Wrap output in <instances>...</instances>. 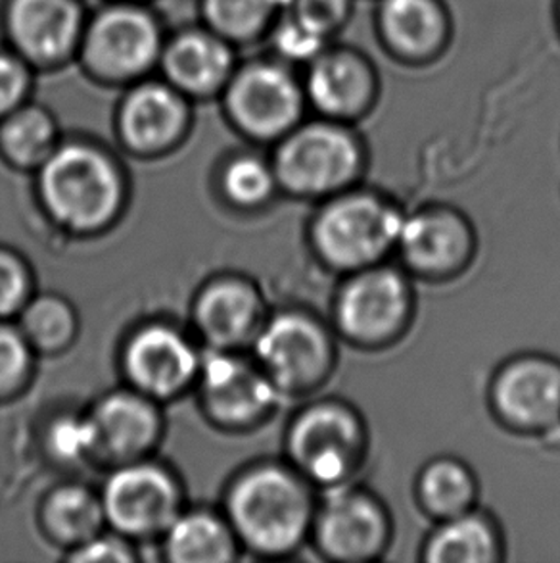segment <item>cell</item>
Instances as JSON below:
<instances>
[{
	"instance_id": "cell-36",
	"label": "cell",
	"mask_w": 560,
	"mask_h": 563,
	"mask_svg": "<svg viewBox=\"0 0 560 563\" xmlns=\"http://www.w3.org/2000/svg\"><path fill=\"white\" fill-rule=\"evenodd\" d=\"M25 285L22 266L7 254H0V313L12 312L22 302Z\"/></svg>"
},
{
	"instance_id": "cell-8",
	"label": "cell",
	"mask_w": 560,
	"mask_h": 563,
	"mask_svg": "<svg viewBox=\"0 0 560 563\" xmlns=\"http://www.w3.org/2000/svg\"><path fill=\"white\" fill-rule=\"evenodd\" d=\"M43 192L60 220L76 228H97L114 213L120 179L112 162L97 148L58 146L43 164Z\"/></svg>"
},
{
	"instance_id": "cell-2",
	"label": "cell",
	"mask_w": 560,
	"mask_h": 563,
	"mask_svg": "<svg viewBox=\"0 0 560 563\" xmlns=\"http://www.w3.org/2000/svg\"><path fill=\"white\" fill-rule=\"evenodd\" d=\"M405 213L380 192L341 190L313 221V244L326 266L354 274L395 251Z\"/></svg>"
},
{
	"instance_id": "cell-18",
	"label": "cell",
	"mask_w": 560,
	"mask_h": 563,
	"mask_svg": "<svg viewBox=\"0 0 560 563\" xmlns=\"http://www.w3.org/2000/svg\"><path fill=\"white\" fill-rule=\"evenodd\" d=\"M377 23L382 43L402 60H432L449 38V18L439 0H380Z\"/></svg>"
},
{
	"instance_id": "cell-31",
	"label": "cell",
	"mask_w": 560,
	"mask_h": 563,
	"mask_svg": "<svg viewBox=\"0 0 560 563\" xmlns=\"http://www.w3.org/2000/svg\"><path fill=\"white\" fill-rule=\"evenodd\" d=\"M275 177V169L267 164L258 158L244 156L228 166L225 187L228 195L238 202L258 205L271 195Z\"/></svg>"
},
{
	"instance_id": "cell-20",
	"label": "cell",
	"mask_w": 560,
	"mask_h": 563,
	"mask_svg": "<svg viewBox=\"0 0 560 563\" xmlns=\"http://www.w3.org/2000/svg\"><path fill=\"white\" fill-rule=\"evenodd\" d=\"M197 367V356L181 336L148 329L131 344L130 369L141 387L167 396L181 388Z\"/></svg>"
},
{
	"instance_id": "cell-16",
	"label": "cell",
	"mask_w": 560,
	"mask_h": 563,
	"mask_svg": "<svg viewBox=\"0 0 560 563\" xmlns=\"http://www.w3.org/2000/svg\"><path fill=\"white\" fill-rule=\"evenodd\" d=\"M190 102L173 85L154 74L125 87L117 123L125 143L141 153L175 145L190 118Z\"/></svg>"
},
{
	"instance_id": "cell-19",
	"label": "cell",
	"mask_w": 560,
	"mask_h": 563,
	"mask_svg": "<svg viewBox=\"0 0 560 563\" xmlns=\"http://www.w3.org/2000/svg\"><path fill=\"white\" fill-rule=\"evenodd\" d=\"M205 395L215 413L228 421H248L275 402L277 385L250 364L215 356L205 364Z\"/></svg>"
},
{
	"instance_id": "cell-24",
	"label": "cell",
	"mask_w": 560,
	"mask_h": 563,
	"mask_svg": "<svg viewBox=\"0 0 560 563\" xmlns=\"http://www.w3.org/2000/svg\"><path fill=\"white\" fill-rule=\"evenodd\" d=\"M99 441L120 456L146 449L156 433V416L148 404L135 396L117 395L108 398L97 413Z\"/></svg>"
},
{
	"instance_id": "cell-37",
	"label": "cell",
	"mask_w": 560,
	"mask_h": 563,
	"mask_svg": "<svg viewBox=\"0 0 560 563\" xmlns=\"http://www.w3.org/2000/svg\"><path fill=\"white\" fill-rule=\"evenodd\" d=\"M79 562H130L131 554L115 541L92 542L77 554Z\"/></svg>"
},
{
	"instance_id": "cell-33",
	"label": "cell",
	"mask_w": 560,
	"mask_h": 563,
	"mask_svg": "<svg viewBox=\"0 0 560 563\" xmlns=\"http://www.w3.org/2000/svg\"><path fill=\"white\" fill-rule=\"evenodd\" d=\"M287 12L328 41L348 22L351 0H288Z\"/></svg>"
},
{
	"instance_id": "cell-3",
	"label": "cell",
	"mask_w": 560,
	"mask_h": 563,
	"mask_svg": "<svg viewBox=\"0 0 560 563\" xmlns=\"http://www.w3.org/2000/svg\"><path fill=\"white\" fill-rule=\"evenodd\" d=\"M365 168L361 141L348 123L317 120L300 123L280 139L275 176L302 197L331 198L354 187Z\"/></svg>"
},
{
	"instance_id": "cell-7",
	"label": "cell",
	"mask_w": 560,
	"mask_h": 563,
	"mask_svg": "<svg viewBox=\"0 0 560 563\" xmlns=\"http://www.w3.org/2000/svg\"><path fill=\"white\" fill-rule=\"evenodd\" d=\"M290 452L305 479L318 487L348 485L367 454V427L349 404L323 400L295 419Z\"/></svg>"
},
{
	"instance_id": "cell-13",
	"label": "cell",
	"mask_w": 560,
	"mask_h": 563,
	"mask_svg": "<svg viewBox=\"0 0 560 563\" xmlns=\"http://www.w3.org/2000/svg\"><path fill=\"white\" fill-rule=\"evenodd\" d=\"M395 252L411 274L447 279L469 266L474 256V231L455 208L426 206L405 213Z\"/></svg>"
},
{
	"instance_id": "cell-32",
	"label": "cell",
	"mask_w": 560,
	"mask_h": 563,
	"mask_svg": "<svg viewBox=\"0 0 560 563\" xmlns=\"http://www.w3.org/2000/svg\"><path fill=\"white\" fill-rule=\"evenodd\" d=\"M35 74L22 56L0 46V120L30 102Z\"/></svg>"
},
{
	"instance_id": "cell-26",
	"label": "cell",
	"mask_w": 560,
	"mask_h": 563,
	"mask_svg": "<svg viewBox=\"0 0 560 563\" xmlns=\"http://www.w3.org/2000/svg\"><path fill=\"white\" fill-rule=\"evenodd\" d=\"M256 313L258 298L254 290L240 283H225L205 295L200 305V323L215 343L231 344L250 331Z\"/></svg>"
},
{
	"instance_id": "cell-1",
	"label": "cell",
	"mask_w": 560,
	"mask_h": 563,
	"mask_svg": "<svg viewBox=\"0 0 560 563\" xmlns=\"http://www.w3.org/2000/svg\"><path fill=\"white\" fill-rule=\"evenodd\" d=\"M167 33L148 2L108 0L89 12L76 62L104 87H130L158 71Z\"/></svg>"
},
{
	"instance_id": "cell-17",
	"label": "cell",
	"mask_w": 560,
	"mask_h": 563,
	"mask_svg": "<svg viewBox=\"0 0 560 563\" xmlns=\"http://www.w3.org/2000/svg\"><path fill=\"white\" fill-rule=\"evenodd\" d=\"M108 516L127 533H152L175 518L177 493L171 481L154 467L117 473L107 488Z\"/></svg>"
},
{
	"instance_id": "cell-21",
	"label": "cell",
	"mask_w": 560,
	"mask_h": 563,
	"mask_svg": "<svg viewBox=\"0 0 560 563\" xmlns=\"http://www.w3.org/2000/svg\"><path fill=\"white\" fill-rule=\"evenodd\" d=\"M424 562L495 563L503 558V539L490 516L464 511L444 519L424 542Z\"/></svg>"
},
{
	"instance_id": "cell-15",
	"label": "cell",
	"mask_w": 560,
	"mask_h": 563,
	"mask_svg": "<svg viewBox=\"0 0 560 563\" xmlns=\"http://www.w3.org/2000/svg\"><path fill=\"white\" fill-rule=\"evenodd\" d=\"M303 91L318 114L354 122L374 104L379 81L371 62L351 48H328L307 64Z\"/></svg>"
},
{
	"instance_id": "cell-27",
	"label": "cell",
	"mask_w": 560,
	"mask_h": 563,
	"mask_svg": "<svg viewBox=\"0 0 560 563\" xmlns=\"http://www.w3.org/2000/svg\"><path fill=\"white\" fill-rule=\"evenodd\" d=\"M167 547L175 562L217 563L233 554V542L220 521L210 516H189L175 521Z\"/></svg>"
},
{
	"instance_id": "cell-30",
	"label": "cell",
	"mask_w": 560,
	"mask_h": 563,
	"mask_svg": "<svg viewBox=\"0 0 560 563\" xmlns=\"http://www.w3.org/2000/svg\"><path fill=\"white\" fill-rule=\"evenodd\" d=\"M25 329L38 346L60 349L74 333V318L68 306L60 300L43 298L31 305L25 313Z\"/></svg>"
},
{
	"instance_id": "cell-4",
	"label": "cell",
	"mask_w": 560,
	"mask_h": 563,
	"mask_svg": "<svg viewBox=\"0 0 560 563\" xmlns=\"http://www.w3.org/2000/svg\"><path fill=\"white\" fill-rule=\"evenodd\" d=\"M231 510L244 539L269 554L294 550L310 533L315 518L307 485L280 467L246 475L236 487Z\"/></svg>"
},
{
	"instance_id": "cell-6",
	"label": "cell",
	"mask_w": 560,
	"mask_h": 563,
	"mask_svg": "<svg viewBox=\"0 0 560 563\" xmlns=\"http://www.w3.org/2000/svg\"><path fill=\"white\" fill-rule=\"evenodd\" d=\"M220 99L231 122L259 141L284 137L307 104L303 81L277 56L240 62Z\"/></svg>"
},
{
	"instance_id": "cell-10",
	"label": "cell",
	"mask_w": 560,
	"mask_h": 563,
	"mask_svg": "<svg viewBox=\"0 0 560 563\" xmlns=\"http://www.w3.org/2000/svg\"><path fill=\"white\" fill-rule=\"evenodd\" d=\"M318 550L333 562L377 560L388 549L392 523L384 504L359 487L331 488L313 518Z\"/></svg>"
},
{
	"instance_id": "cell-34",
	"label": "cell",
	"mask_w": 560,
	"mask_h": 563,
	"mask_svg": "<svg viewBox=\"0 0 560 563\" xmlns=\"http://www.w3.org/2000/svg\"><path fill=\"white\" fill-rule=\"evenodd\" d=\"M53 441L54 449L60 456L77 457L99 441V433H97L94 423H83V421L71 419L54 429Z\"/></svg>"
},
{
	"instance_id": "cell-14",
	"label": "cell",
	"mask_w": 560,
	"mask_h": 563,
	"mask_svg": "<svg viewBox=\"0 0 560 563\" xmlns=\"http://www.w3.org/2000/svg\"><path fill=\"white\" fill-rule=\"evenodd\" d=\"M238 64L236 46L198 23L167 35L156 74L187 99L204 100L221 97Z\"/></svg>"
},
{
	"instance_id": "cell-5",
	"label": "cell",
	"mask_w": 560,
	"mask_h": 563,
	"mask_svg": "<svg viewBox=\"0 0 560 563\" xmlns=\"http://www.w3.org/2000/svg\"><path fill=\"white\" fill-rule=\"evenodd\" d=\"M413 308L415 297L407 275L377 264L348 274L336 295L334 323L349 343L380 349L407 331Z\"/></svg>"
},
{
	"instance_id": "cell-29",
	"label": "cell",
	"mask_w": 560,
	"mask_h": 563,
	"mask_svg": "<svg viewBox=\"0 0 560 563\" xmlns=\"http://www.w3.org/2000/svg\"><path fill=\"white\" fill-rule=\"evenodd\" d=\"M267 38L271 41L275 56L287 64H310L326 48L325 37L307 30L287 10L275 23L273 30L269 31Z\"/></svg>"
},
{
	"instance_id": "cell-28",
	"label": "cell",
	"mask_w": 560,
	"mask_h": 563,
	"mask_svg": "<svg viewBox=\"0 0 560 563\" xmlns=\"http://www.w3.org/2000/svg\"><path fill=\"white\" fill-rule=\"evenodd\" d=\"M54 529L71 541L87 539L97 531L102 511L91 493L83 488H64L54 496L48 508Z\"/></svg>"
},
{
	"instance_id": "cell-35",
	"label": "cell",
	"mask_w": 560,
	"mask_h": 563,
	"mask_svg": "<svg viewBox=\"0 0 560 563\" xmlns=\"http://www.w3.org/2000/svg\"><path fill=\"white\" fill-rule=\"evenodd\" d=\"M25 364L27 352L22 339L12 331L0 328V390H7L22 377Z\"/></svg>"
},
{
	"instance_id": "cell-22",
	"label": "cell",
	"mask_w": 560,
	"mask_h": 563,
	"mask_svg": "<svg viewBox=\"0 0 560 563\" xmlns=\"http://www.w3.org/2000/svg\"><path fill=\"white\" fill-rule=\"evenodd\" d=\"M418 503L432 518L444 519L474 510L478 483L469 465L441 456L424 465L417 481Z\"/></svg>"
},
{
	"instance_id": "cell-12",
	"label": "cell",
	"mask_w": 560,
	"mask_h": 563,
	"mask_svg": "<svg viewBox=\"0 0 560 563\" xmlns=\"http://www.w3.org/2000/svg\"><path fill=\"white\" fill-rule=\"evenodd\" d=\"M258 356L277 387H317L336 364L334 339L315 318L284 313L275 318L258 341Z\"/></svg>"
},
{
	"instance_id": "cell-9",
	"label": "cell",
	"mask_w": 560,
	"mask_h": 563,
	"mask_svg": "<svg viewBox=\"0 0 560 563\" xmlns=\"http://www.w3.org/2000/svg\"><path fill=\"white\" fill-rule=\"evenodd\" d=\"M89 12L83 0H4V45L35 71L76 62Z\"/></svg>"
},
{
	"instance_id": "cell-23",
	"label": "cell",
	"mask_w": 560,
	"mask_h": 563,
	"mask_svg": "<svg viewBox=\"0 0 560 563\" xmlns=\"http://www.w3.org/2000/svg\"><path fill=\"white\" fill-rule=\"evenodd\" d=\"M287 7L288 0H200V23L238 48L266 38Z\"/></svg>"
},
{
	"instance_id": "cell-38",
	"label": "cell",
	"mask_w": 560,
	"mask_h": 563,
	"mask_svg": "<svg viewBox=\"0 0 560 563\" xmlns=\"http://www.w3.org/2000/svg\"><path fill=\"white\" fill-rule=\"evenodd\" d=\"M137 2H148V0H137Z\"/></svg>"
},
{
	"instance_id": "cell-25",
	"label": "cell",
	"mask_w": 560,
	"mask_h": 563,
	"mask_svg": "<svg viewBox=\"0 0 560 563\" xmlns=\"http://www.w3.org/2000/svg\"><path fill=\"white\" fill-rule=\"evenodd\" d=\"M56 131V122L46 108L25 102L0 120V146L15 164H45L58 148Z\"/></svg>"
},
{
	"instance_id": "cell-11",
	"label": "cell",
	"mask_w": 560,
	"mask_h": 563,
	"mask_svg": "<svg viewBox=\"0 0 560 563\" xmlns=\"http://www.w3.org/2000/svg\"><path fill=\"white\" fill-rule=\"evenodd\" d=\"M490 400L501 423L518 433H547L559 427V360L544 354L508 360L493 377Z\"/></svg>"
}]
</instances>
